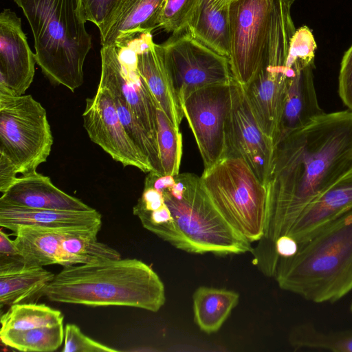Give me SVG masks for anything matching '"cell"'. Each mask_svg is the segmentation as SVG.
Instances as JSON below:
<instances>
[{"instance_id":"6da1fadb","label":"cell","mask_w":352,"mask_h":352,"mask_svg":"<svg viewBox=\"0 0 352 352\" xmlns=\"http://www.w3.org/2000/svg\"><path fill=\"white\" fill-rule=\"evenodd\" d=\"M351 168L350 109L323 112L278 142L265 184L266 248H274L307 206Z\"/></svg>"},{"instance_id":"7a4b0ae2","label":"cell","mask_w":352,"mask_h":352,"mask_svg":"<svg viewBox=\"0 0 352 352\" xmlns=\"http://www.w3.org/2000/svg\"><path fill=\"white\" fill-rule=\"evenodd\" d=\"M53 302L89 306H125L157 312L166 301L164 285L151 266L136 258L71 265L49 283Z\"/></svg>"},{"instance_id":"3957f363","label":"cell","mask_w":352,"mask_h":352,"mask_svg":"<svg viewBox=\"0 0 352 352\" xmlns=\"http://www.w3.org/2000/svg\"><path fill=\"white\" fill-rule=\"evenodd\" d=\"M282 289L315 302H335L352 291V210L279 257L274 275Z\"/></svg>"},{"instance_id":"277c9868","label":"cell","mask_w":352,"mask_h":352,"mask_svg":"<svg viewBox=\"0 0 352 352\" xmlns=\"http://www.w3.org/2000/svg\"><path fill=\"white\" fill-rule=\"evenodd\" d=\"M14 1L30 25L43 74L74 92L83 83V65L92 47L80 0Z\"/></svg>"},{"instance_id":"5b68a950","label":"cell","mask_w":352,"mask_h":352,"mask_svg":"<svg viewBox=\"0 0 352 352\" xmlns=\"http://www.w3.org/2000/svg\"><path fill=\"white\" fill-rule=\"evenodd\" d=\"M163 193L173 220L151 232L179 250L192 254L225 256L253 252L250 242L220 214L194 173L175 175Z\"/></svg>"},{"instance_id":"8992f818","label":"cell","mask_w":352,"mask_h":352,"mask_svg":"<svg viewBox=\"0 0 352 352\" xmlns=\"http://www.w3.org/2000/svg\"><path fill=\"white\" fill-rule=\"evenodd\" d=\"M200 178L214 208L236 232L250 243L265 236L267 189L243 158L226 157Z\"/></svg>"},{"instance_id":"52a82bcc","label":"cell","mask_w":352,"mask_h":352,"mask_svg":"<svg viewBox=\"0 0 352 352\" xmlns=\"http://www.w3.org/2000/svg\"><path fill=\"white\" fill-rule=\"evenodd\" d=\"M294 1L274 0L263 64L253 80L244 88L257 122L274 141L289 82L294 73L292 67H287L290 41L296 31L291 15Z\"/></svg>"},{"instance_id":"ba28073f","label":"cell","mask_w":352,"mask_h":352,"mask_svg":"<svg viewBox=\"0 0 352 352\" xmlns=\"http://www.w3.org/2000/svg\"><path fill=\"white\" fill-rule=\"evenodd\" d=\"M53 136L45 108L31 95H16L0 82V155L22 175L47 161Z\"/></svg>"},{"instance_id":"9c48e42d","label":"cell","mask_w":352,"mask_h":352,"mask_svg":"<svg viewBox=\"0 0 352 352\" xmlns=\"http://www.w3.org/2000/svg\"><path fill=\"white\" fill-rule=\"evenodd\" d=\"M160 47L180 106L199 89L234 80L228 58L187 32L173 35Z\"/></svg>"},{"instance_id":"30bf717a","label":"cell","mask_w":352,"mask_h":352,"mask_svg":"<svg viewBox=\"0 0 352 352\" xmlns=\"http://www.w3.org/2000/svg\"><path fill=\"white\" fill-rule=\"evenodd\" d=\"M274 0H234L230 8L229 63L236 82L247 87L266 52Z\"/></svg>"},{"instance_id":"8fae6325","label":"cell","mask_w":352,"mask_h":352,"mask_svg":"<svg viewBox=\"0 0 352 352\" xmlns=\"http://www.w3.org/2000/svg\"><path fill=\"white\" fill-rule=\"evenodd\" d=\"M235 80L199 89L181 107L201 156L204 169L225 157L226 127Z\"/></svg>"},{"instance_id":"7c38bea8","label":"cell","mask_w":352,"mask_h":352,"mask_svg":"<svg viewBox=\"0 0 352 352\" xmlns=\"http://www.w3.org/2000/svg\"><path fill=\"white\" fill-rule=\"evenodd\" d=\"M274 142L257 122L244 87L235 81L232 105L226 127V157L243 158L265 186L272 167Z\"/></svg>"},{"instance_id":"4fadbf2b","label":"cell","mask_w":352,"mask_h":352,"mask_svg":"<svg viewBox=\"0 0 352 352\" xmlns=\"http://www.w3.org/2000/svg\"><path fill=\"white\" fill-rule=\"evenodd\" d=\"M83 126L90 140L124 167L133 166L144 173L153 171L148 157L126 133L109 92L100 85L86 99Z\"/></svg>"},{"instance_id":"5bb4252c","label":"cell","mask_w":352,"mask_h":352,"mask_svg":"<svg viewBox=\"0 0 352 352\" xmlns=\"http://www.w3.org/2000/svg\"><path fill=\"white\" fill-rule=\"evenodd\" d=\"M36 63L21 19L4 9L0 14V82L16 95L24 94L33 82Z\"/></svg>"},{"instance_id":"9a60e30c","label":"cell","mask_w":352,"mask_h":352,"mask_svg":"<svg viewBox=\"0 0 352 352\" xmlns=\"http://www.w3.org/2000/svg\"><path fill=\"white\" fill-rule=\"evenodd\" d=\"M287 67H292L294 73L289 82L274 145L324 112L319 105L314 85V62L297 59Z\"/></svg>"},{"instance_id":"2e32d148","label":"cell","mask_w":352,"mask_h":352,"mask_svg":"<svg viewBox=\"0 0 352 352\" xmlns=\"http://www.w3.org/2000/svg\"><path fill=\"white\" fill-rule=\"evenodd\" d=\"M0 226L12 232L21 226L99 232L102 217L94 208L87 211L47 210L0 203Z\"/></svg>"},{"instance_id":"e0dca14e","label":"cell","mask_w":352,"mask_h":352,"mask_svg":"<svg viewBox=\"0 0 352 352\" xmlns=\"http://www.w3.org/2000/svg\"><path fill=\"white\" fill-rule=\"evenodd\" d=\"M1 194L0 203L25 208L75 211L93 209L58 188L49 177L37 172L17 177Z\"/></svg>"},{"instance_id":"ac0fdd59","label":"cell","mask_w":352,"mask_h":352,"mask_svg":"<svg viewBox=\"0 0 352 352\" xmlns=\"http://www.w3.org/2000/svg\"><path fill=\"white\" fill-rule=\"evenodd\" d=\"M352 210V168L304 210L288 236L298 243L323 226Z\"/></svg>"},{"instance_id":"d6986e66","label":"cell","mask_w":352,"mask_h":352,"mask_svg":"<svg viewBox=\"0 0 352 352\" xmlns=\"http://www.w3.org/2000/svg\"><path fill=\"white\" fill-rule=\"evenodd\" d=\"M138 71L146 83L157 106L179 129L184 117L161 53L160 44L153 42L151 32H146L137 54Z\"/></svg>"},{"instance_id":"ffe728a7","label":"cell","mask_w":352,"mask_h":352,"mask_svg":"<svg viewBox=\"0 0 352 352\" xmlns=\"http://www.w3.org/2000/svg\"><path fill=\"white\" fill-rule=\"evenodd\" d=\"M164 0H118L113 12L100 30L102 46L111 45L151 32Z\"/></svg>"},{"instance_id":"44dd1931","label":"cell","mask_w":352,"mask_h":352,"mask_svg":"<svg viewBox=\"0 0 352 352\" xmlns=\"http://www.w3.org/2000/svg\"><path fill=\"white\" fill-rule=\"evenodd\" d=\"M69 230L21 226L13 232L16 236L14 241L27 265L71 266L79 263L62 247Z\"/></svg>"},{"instance_id":"7402d4cb","label":"cell","mask_w":352,"mask_h":352,"mask_svg":"<svg viewBox=\"0 0 352 352\" xmlns=\"http://www.w3.org/2000/svg\"><path fill=\"white\" fill-rule=\"evenodd\" d=\"M54 276L43 267L23 263L0 266V308L39 298Z\"/></svg>"},{"instance_id":"603a6c76","label":"cell","mask_w":352,"mask_h":352,"mask_svg":"<svg viewBox=\"0 0 352 352\" xmlns=\"http://www.w3.org/2000/svg\"><path fill=\"white\" fill-rule=\"evenodd\" d=\"M231 0H200L187 32L217 53L229 56Z\"/></svg>"},{"instance_id":"cb8c5ba5","label":"cell","mask_w":352,"mask_h":352,"mask_svg":"<svg viewBox=\"0 0 352 352\" xmlns=\"http://www.w3.org/2000/svg\"><path fill=\"white\" fill-rule=\"evenodd\" d=\"M194 320L207 333L217 332L237 305L239 295L236 292L201 286L193 294Z\"/></svg>"},{"instance_id":"d4e9b609","label":"cell","mask_w":352,"mask_h":352,"mask_svg":"<svg viewBox=\"0 0 352 352\" xmlns=\"http://www.w3.org/2000/svg\"><path fill=\"white\" fill-rule=\"evenodd\" d=\"M98 85L105 88L109 92L126 133L136 146L148 157L153 172L162 175L157 142L137 119L119 88L113 82L100 76Z\"/></svg>"},{"instance_id":"484cf974","label":"cell","mask_w":352,"mask_h":352,"mask_svg":"<svg viewBox=\"0 0 352 352\" xmlns=\"http://www.w3.org/2000/svg\"><path fill=\"white\" fill-rule=\"evenodd\" d=\"M63 323L25 330H0L1 342L14 349L24 352H52L64 341Z\"/></svg>"},{"instance_id":"4316f807","label":"cell","mask_w":352,"mask_h":352,"mask_svg":"<svg viewBox=\"0 0 352 352\" xmlns=\"http://www.w3.org/2000/svg\"><path fill=\"white\" fill-rule=\"evenodd\" d=\"M288 340L295 350L352 352V329L324 332L313 324L303 323L293 327Z\"/></svg>"},{"instance_id":"83f0119b","label":"cell","mask_w":352,"mask_h":352,"mask_svg":"<svg viewBox=\"0 0 352 352\" xmlns=\"http://www.w3.org/2000/svg\"><path fill=\"white\" fill-rule=\"evenodd\" d=\"M63 322L59 310L34 302L12 305L1 316L0 330H25L54 326Z\"/></svg>"},{"instance_id":"f1b7e54d","label":"cell","mask_w":352,"mask_h":352,"mask_svg":"<svg viewBox=\"0 0 352 352\" xmlns=\"http://www.w3.org/2000/svg\"><path fill=\"white\" fill-rule=\"evenodd\" d=\"M98 232L69 230L62 242L65 252L79 264L93 263L121 258L120 254L107 244L98 241Z\"/></svg>"},{"instance_id":"f546056e","label":"cell","mask_w":352,"mask_h":352,"mask_svg":"<svg viewBox=\"0 0 352 352\" xmlns=\"http://www.w3.org/2000/svg\"><path fill=\"white\" fill-rule=\"evenodd\" d=\"M157 144L162 175L179 173L183 154V139L180 129L170 121L157 106Z\"/></svg>"},{"instance_id":"4dcf8cb0","label":"cell","mask_w":352,"mask_h":352,"mask_svg":"<svg viewBox=\"0 0 352 352\" xmlns=\"http://www.w3.org/2000/svg\"><path fill=\"white\" fill-rule=\"evenodd\" d=\"M200 0H164L157 27L177 35L187 31Z\"/></svg>"},{"instance_id":"1f68e13d","label":"cell","mask_w":352,"mask_h":352,"mask_svg":"<svg viewBox=\"0 0 352 352\" xmlns=\"http://www.w3.org/2000/svg\"><path fill=\"white\" fill-rule=\"evenodd\" d=\"M63 352H116L119 351L99 342L85 334L74 324H67L65 329L64 346Z\"/></svg>"},{"instance_id":"d6a6232c","label":"cell","mask_w":352,"mask_h":352,"mask_svg":"<svg viewBox=\"0 0 352 352\" xmlns=\"http://www.w3.org/2000/svg\"><path fill=\"white\" fill-rule=\"evenodd\" d=\"M118 0H80L86 21L94 23L100 30L113 12Z\"/></svg>"},{"instance_id":"836d02e7","label":"cell","mask_w":352,"mask_h":352,"mask_svg":"<svg viewBox=\"0 0 352 352\" xmlns=\"http://www.w3.org/2000/svg\"><path fill=\"white\" fill-rule=\"evenodd\" d=\"M338 94L344 104L352 111V45L345 52L341 60Z\"/></svg>"},{"instance_id":"e575fe53","label":"cell","mask_w":352,"mask_h":352,"mask_svg":"<svg viewBox=\"0 0 352 352\" xmlns=\"http://www.w3.org/2000/svg\"><path fill=\"white\" fill-rule=\"evenodd\" d=\"M25 263L21 254L14 240H11L2 229L0 230V266L15 263Z\"/></svg>"},{"instance_id":"d590c367","label":"cell","mask_w":352,"mask_h":352,"mask_svg":"<svg viewBox=\"0 0 352 352\" xmlns=\"http://www.w3.org/2000/svg\"><path fill=\"white\" fill-rule=\"evenodd\" d=\"M165 204L164 193L152 187L144 186L142 196L133 210L153 211Z\"/></svg>"},{"instance_id":"8d00e7d4","label":"cell","mask_w":352,"mask_h":352,"mask_svg":"<svg viewBox=\"0 0 352 352\" xmlns=\"http://www.w3.org/2000/svg\"><path fill=\"white\" fill-rule=\"evenodd\" d=\"M19 174L14 165L0 155V191L4 192L14 182Z\"/></svg>"},{"instance_id":"74e56055","label":"cell","mask_w":352,"mask_h":352,"mask_svg":"<svg viewBox=\"0 0 352 352\" xmlns=\"http://www.w3.org/2000/svg\"><path fill=\"white\" fill-rule=\"evenodd\" d=\"M274 249L279 257H290L297 252L298 243L292 236L283 235L275 241Z\"/></svg>"},{"instance_id":"f35d334b","label":"cell","mask_w":352,"mask_h":352,"mask_svg":"<svg viewBox=\"0 0 352 352\" xmlns=\"http://www.w3.org/2000/svg\"><path fill=\"white\" fill-rule=\"evenodd\" d=\"M350 311H351V312L352 313V302H351V305H350Z\"/></svg>"},{"instance_id":"ab89813d","label":"cell","mask_w":352,"mask_h":352,"mask_svg":"<svg viewBox=\"0 0 352 352\" xmlns=\"http://www.w3.org/2000/svg\"><path fill=\"white\" fill-rule=\"evenodd\" d=\"M231 1H234V0H231Z\"/></svg>"}]
</instances>
